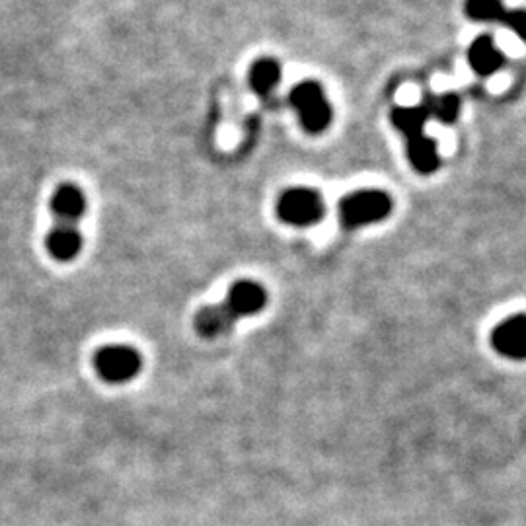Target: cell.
<instances>
[{
	"mask_svg": "<svg viewBox=\"0 0 526 526\" xmlns=\"http://www.w3.org/2000/svg\"><path fill=\"white\" fill-rule=\"evenodd\" d=\"M281 75H283L281 63L273 57H263L254 63V67L250 71V86L258 96L267 98L277 90V86L281 82Z\"/></svg>",
	"mask_w": 526,
	"mask_h": 526,
	"instance_id": "12",
	"label": "cell"
},
{
	"mask_svg": "<svg viewBox=\"0 0 526 526\" xmlns=\"http://www.w3.org/2000/svg\"><path fill=\"white\" fill-rule=\"evenodd\" d=\"M468 61L476 75L491 76L505 65V55L495 45L493 38L484 34L472 41L470 51H468Z\"/></svg>",
	"mask_w": 526,
	"mask_h": 526,
	"instance_id": "9",
	"label": "cell"
},
{
	"mask_svg": "<svg viewBox=\"0 0 526 526\" xmlns=\"http://www.w3.org/2000/svg\"><path fill=\"white\" fill-rule=\"evenodd\" d=\"M236 320L230 316L225 304L205 306L195 316V328L203 338H221L234 328Z\"/></svg>",
	"mask_w": 526,
	"mask_h": 526,
	"instance_id": "10",
	"label": "cell"
},
{
	"mask_svg": "<svg viewBox=\"0 0 526 526\" xmlns=\"http://www.w3.org/2000/svg\"><path fill=\"white\" fill-rule=\"evenodd\" d=\"M392 213V199L380 189H363L347 195L339 205V217L345 228H361L384 221Z\"/></svg>",
	"mask_w": 526,
	"mask_h": 526,
	"instance_id": "1",
	"label": "cell"
},
{
	"mask_svg": "<svg viewBox=\"0 0 526 526\" xmlns=\"http://www.w3.org/2000/svg\"><path fill=\"white\" fill-rule=\"evenodd\" d=\"M429 121V115L425 112L423 106H415V108H396L392 112V123L394 127L406 137L412 139L421 133H425V125Z\"/></svg>",
	"mask_w": 526,
	"mask_h": 526,
	"instance_id": "13",
	"label": "cell"
},
{
	"mask_svg": "<svg viewBox=\"0 0 526 526\" xmlns=\"http://www.w3.org/2000/svg\"><path fill=\"white\" fill-rule=\"evenodd\" d=\"M94 367L106 382L123 384L141 373L143 359L131 345H106L96 353Z\"/></svg>",
	"mask_w": 526,
	"mask_h": 526,
	"instance_id": "3",
	"label": "cell"
},
{
	"mask_svg": "<svg viewBox=\"0 0 526 526\" xmlns=\"http://www.w3.org/2000/svg\"><path fill=\"white\" fill-rule=\"evenodd\" d=\"M277 213L287 225H316L324 217V201L314 189H287L279 197Z\"/></svg>",
	"mask_w": 526,
	"mask_h": 526,
	"instance_id": "4",
	"label": "cell"
},
{
	"mask_svg": "<svg viewBox=\"0 0 526 526\" xmlns=\"http://www.w3.org/2000/svg\"><path fill=\"white\" fill-rule=\"evenodd\" d=\"M507 8L501 0H468L466 14L476 22H499L503 20Z\"/></svg>",
	"mask_w": 526,
	"mask_h": 526,
	"instance_id": "15",
	"label": "cell"
},
{
	"mask_svg": "<svg viewBox=\"0 0 526 526\" xmlns=\"http://www.w3.org/2000/svg\"><path fill=\"white\" fill-rule=\"evenodd\" d=\"M291 106L299 113L304 131L318 135L332 123V106L324 88L314 80H304L291 90Z\"/></svg>",
	"mask_w": 526,
	"mask_h": 526,
	"instance_id": "2",
	"label": "cell"
},
{
	"mask_svg": "<svg viewBox=\"0 0 526 526\" xmlns=\"http://www.w3.org/2000/svg\"><path fill=\"white\" fill-rule=\"evenodd\" d=\"M421 106L425 108L429 119H437V121H441V123H454V121L458 119V115H460L462 102H460L458 94L449 92V94L431 96V98L425 100Z\"/></svg>",
	"mask_w": 526,
	"mask_h": 526,
	"instance_id": "14",
	"label": "cell"
},
{
	"mask_svg": "<svg viewBox=\"0 0 526 526\" xmlns=\"http://www.w3.org/2000/svg\"><path fill=\"white\" fill-rule=\"evenodd\" d=\"M47 250L57 262H73L82 250V234L76 225L57 223L47 234Z\"/></svg>",
	"mask_w": 526,
	"mask_h": 526,
	"instance_id": "8",
	"label": "cell"
},
{
	"mask_svg": "<svg viewBox=\"0 0 526 526\" xmlns=\"http://www.w3.org/2000/svg\"><path fill=\"white\" fill-rule=\"evenodd\" d=\"M408 158L419 174H433L441 166L437 141L425 133L408 139Z\"/></svg>",
	"mask_w": 526,
	"mask_h": 526,
	"instance_id": "11",
	"label": "cell"
},
{
	"mask_svg": "<svg viewBox=\"0 0 526 526\" xmlns=\"http://www.w3.org/2000/svg\"><path fill=\"white\" fill-rule=\"evenodd\" d=\"M501 24L507 26L511 32H515L519 38L526 41V10H509L507 8Z\"/></svg>",
	"mask_w": 526,
	"mask_h": 526,
	"instance_id": "16",
	"label": "cell"
},
{
	"mask_svg": "<svg viewBox=\"0 0 526 526\" xmlns=\"http://www.w3.org/2000/svg\"><path fill=\"white\" fill-rule=\"evenodd\" d=\"M265 302H267V293L260 283L238 281L230 287L223 304L230 312V316L238 322L240 318H248L262 312Z\"/></svg>",
	"mask_w": 526,
	"mask_h": 526,
	"instance_id": "6",
	"label": "cell"
},
{
	"mask_svg": "<svg viewBox=\"0 0 526 526\" xmlns=\"http://www.w3.org/2000/svg\"><path fill=\"white\" fill-rule=\"evenodd\" d=\"M88 209L86 195L82 189L73 184H63L55 189L51 197V213L57 217V223L65 225H76V221L82 219V215Z\"/></svg>",
	"mask_w": 526,
	"mask_h": 526,
	"instance_id": "7",
	"label": "cell"
},
{
	"mask_svg": "<svg viewBox=\"0 0 526 526\" xmlns=\"http://www.w3.org/2000/svg\"><path fill=\"white\" fill-rule=\"evenodd\" d=\"M497 353L513 361L526 359V314H515L501 322L491 336Z\"/></svg>",
	"mask_w": 526,
	"mask_h": 526,
	"instance_id": "5",
	"label": "cell"
}]
</instances>
